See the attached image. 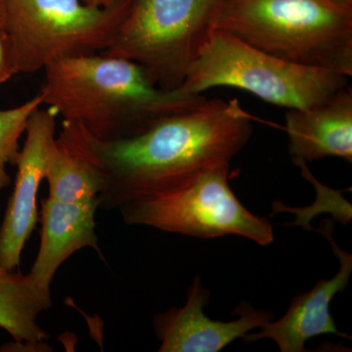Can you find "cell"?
I'll return each mask as SVG.
<instances>
[{"instance_id":"cell-19","label":"cell","mask_w":352,"mask_h":352,"mask_svg":"<svg viewBox=\"0 0 352 352\" xmlns=\"http://www.w3.org/2000/svg\"><path fill=\"white\" fill-rule=\"evenodd\" d=\"M336 3L339 4V6L349 7V8H352V0H333Z\"/></svg>"},{"instance_id":"cell-15","label":"cell","mask_w":352,"mask_h":352,"mask_svg":"<svg viewBox=\"0 0 352 352\" xmlns=\"http://www.w3.org/2000/svg\"><path fill=\"white\" fill-rule=\"evenodd\" d=\"M43 105V97L38 94L22 105L0 110V190L10 184L7 164H15L20 151L19 140L25 133L30 117Z\"/></svg>"},{"instance_id":"cell-8","label":"cell","mask_w":352,"mask_h":352,"mask_svg":"<svg viewBox=\"0 0 352 352\" xmlns=\"http://www.w3.org/2000/svg\"><path fill=\"white\" fill-rule=\"evenodd\" d=\"M57 113L39 107L25 127V140L15 160L17 166L13 193L0 226V272L19 268L21 254L38 222L36 198L45 177L56 139Z\"/></svg>"},{"instance_id":"cell-11","label":"cell","mask_w":352,"mask_h":352,"mask_svg":"<svg viewBox=\"0 0 352 352\" xmlns=\"http://www.w3.org/2000/svg\"><path fill=\"white\" fill-rule=\"evenodd\" d=\"M286 131L293 162L339 157L351 163V87L346 85L312 107L289 110Z\"/></svg>"},{"instance_id":"cell-4","label":"cell","mask_w":352,"mask_h":352,"mask_svg":"<svg viewBox=\"0 0 352 352\" xmlns=\"http://www.w3.org/2000/svg\"><path fill=\"white\" fill-rule=\"evenodd\" d=\"M349 76L293 63L214 30L190 67L179 89L201 94L217 87L240 88L258 98L292 109H307L349 85Z\"/></svg>"},{"instance_id":"cell-9","label":"cell","mask_w":352,"mask_h":352,"mask_svg":"<svg viewBox=\"0 0 352 352\" xmlns=\"http://www.w3.org/2000/svg\"><path fill=\"white\" fill-rule=\"evenodd\" d=\"M210 292L196 277L187 291L184 307H173L154 317L155 332L161 342L160 352H219L245 333L274 320L270 310L256 309L243 302L232 321L212 320L204 312Z\"/></svg>"},{"instance_id":"cell-14","label":"cell","mask_w":352,"mask_h":352,"mask_svg":"<svg viewBox=\"0 0 352 352\" xmlns=\"http://www.w3.org/2000/svg\"><path fill=\"white\" fill-rule=\"evenodd\" d=\"M44 179L48 184V198L67 203L98 201L104 188L100 170L55 139Z\"/></svg>"},{"instance_id":"cell-18","label":"cell","mask_w":352,"mask_h":352,"mask_svg":"<svg viewBox=\"0 0 352 352\" xmlns=\"http://www.w3.org/2000/svg\"><path fill=\"white\" fill-rule=\"evenodd\" d=\"M4 22H6V7H4V0H0V28L4 29Z\"/></svg>"},{"instance_id":"cell-12","label":"cell","mask_w":352,"mask_h":352,"mask_svg":"<svg viewBox=\"0 0 352 352\" xmlns=\"http://www.w3.org/2000/svg\"><path fill=\"white\" fill-rule=\"evenodd\" d=\"M99 201L67 203L46 198L41 201V245L31 274L46 292L60 266L83 248H92L101 256L95 212Z\"/></svg>"},{"instance_id":"cell-5","label":"cell","mask_w":352,"mask_h":352,"mask_svg":"<svg viewBox=\"0 0 352 352\" xmlns=\"http://www.w3.org/2000/svg\"><path fill=\"white\" fill-rule=\"evenodd\" d=\"M224 0H129L105 54L135 62L157 87H182L212 32Z\"/></svg>"},{"instance_id":"cell-2","label":"cell","mask_w":352,"mask_h":352,"mask_svg":"<svg viewBox=\"0 0 352 352\" xmlns=\"http://www.w3.org/2000/svg\"><path fill=\"white\" fill-rule=\"evenodd\" d=\"M43 71V105L102 140L131 138L206 99L162 89L135 62L105 53L65 58Z\"/></svg>"},{"instance_id":"cell-3","label":"cell","mask_w":352,"mask_h":352,"mask_svg":"<svg viewBox=\"0 0 352 352\" xmlns=\"http://www.w3.org/2000/svg\"><path fill=\"white\" fill-rule=\"evenodd\" d=\"M215 30L293 63L352 75V8L333 0H224Z\"/></svg>"},{"instance_id":"cell-10","label":"cell","mask_w":352,"mask_h":352,"mask_svg":"<svg viewBox=\"0 0 352 352\" xmlns=\"http://www.w3.org/2000/svg\"><path fill=\"white\" fill-rule=\"evenodd\" d=\"M333 222H321L318 232L329 241L333 254L339 258L340 270L331 279H321L307 293L296 296L288 311L277 321L264 324L258 333H245V344L264 339L272 340L282 352L307 351V340L317 336L332 335L349 338L338 330L330 312L331 302L349 286L352 273V254L344 252L333 238Z\"/></svg>"},{"instance_id":"cell-16","label":"cell","mask_w":352,"mask_h":352,"mask_svg":"<svg viewBox=\"0 0 352 352\" xmlns=\"http://www.w3.org/2000/svg\"><path fill=\"white\" fill-rule=\"evenodd\" d=\"M17 74L19 73L16 65L12 43L6 30L0 28V83L6 82Z\"/></svg>"},{"instance_id":"cell-17","label":"cell","mask_w":352,"mask_h":352,"mask_svg":"<svg viewBox=\"0 0 352 352\" xmlns=\"http://www.w3.org/2000/svg\"><path fill=\"white\" fill-rule=\"evenodd\" d=\"M82 1L88 4V6L108 8V7L116 6V4L119 3L122 0H82Z\"/></svg>"},{"instance_id":"cell-7","label":"cell","mask_w":352,"mask_h":352,"mask_svg":"<svg viewBox=\"0 0 352 352\" xmlns=\"http://www.w3.org/2000/svg\"><path fill=\"white\" fill-rule=\"evenodd\" d=\"M129 2L101 8L82 0H4V30L18 73H36L58 60L107 50Z\"/></svg>"},{"instance_id":"cell-13","label":"cell","mask_w":352,"mask_h":352,"mask_svg":"<svg viewBox=\"0 0 352 352\" xmlns=\"http://www.w3.org/2000/svg\"><path fill=\"white\" fill-rule=\"evenodd\" d=\"M52 305L51 292L34 281L31 273L0 272V328L20 346H36L48 337L39 327L38 318Z\"/></svg>"},{"instance_id":"cell-1","label":"cell","mask_w":352,"mask_h":352,"mask_svg":"<svg viewBox=\"0 0 352 352\" xmlns=\"http://www.w3.org/2000/svg\"><path fill=\"white\" fill-rule=\"evenodd\" d=\"M252 133L251 118L238 100L206 98L131 138L102 140L63 120L58 138L100 170L99 208L112 210L177 186L208 168L230 164Z\"/></svg>"},{"instance_id":"cell-6","label":"cell","mask_w":352,"mask_h":352,"mask_svg":"<svg viewBox=\"0 0 352 352\" xmlns=\"http://www.w3.org/2000/svg\"><path fill=\"white\" fill-rule=\"evenodd\" d=\"M230 164L208 168L173 188L129 201L119 208L129 226H145L201 239L239 236L270 245V220L252 214L229 184Z\"/></svg>"}]
</instances>
